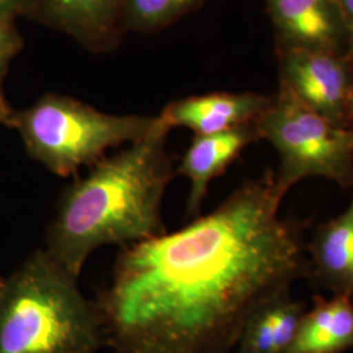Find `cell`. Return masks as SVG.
I'll use <instances>...</instances> for the list:
<instances>
[{
    "mask_svg": "<svg viewBox=\"0 0 353 353\" xmlns=\"http://www.w3.org/2000/svg\"><path fill=\"white\" fill-rule=\"evenodd\" d=\"M275 172L212 212L125 248L94 300L114 353H232L249 316L309 274L303 228L280 216Z\"/></svg>",
    "mask_w": 353,
    "mask_h": 353,
    "instance_id": "1",
    "label": "cell"
},
{
    "mask_svg": "<svg viewBox=\"0 0 353 353\" xmlns=\"http://www.w3.org/2000/svg\"><path fill=\"white\" fill-rule=\"evenodd\" d=\"M170 128L106 156L64 189L46 229L43 250L79 279L89 256L106 245L131 246L164 233L165 191L176 176Z\"/></svg>",
    "mask_w": 353,
    "mask_h": 353,
    "instance_id": "2",
    "label": "cell"
},
{
    "mask_svg": "<svg viewBox=\"0 0 353 353\" xmlns=\"http://www.w3.org/2000/svg\"><path fill=\"white\" fill-rule=\"evenodd\" d=\"M105 344L94 301L42 248L6 279L0 353H97Z\"/></svg>",
    "mask_w": 353,
    "mask_h": 353,
    "instance_id": "3",
    "label": "cell"
},
{
    "mask_svg": "<svg viewBox=\"0 0 353 353\" xmlns=\"http://www.w3.org/2000/svg\"><path fill=\"white\" fill-rule=\"evenodd\" d=\"M159 126V115L105 113L59 93L13 110L7 123L19 132L28 154L59 176L93 166L109 150L143 139Z\"/></svg>",
    "mask_w": 353,
    "mask_h": 353,
    "instance_id": "4",
    "label": "cell"
},
{
    "mask_svg": "<svg viewBox=\"0 0 353 353\" xmlns=\"http://www.w3.org/2000/svg\"><path fill=\"white\" fill-rule=\"evenodd\" d=\"M255 123L259 138L278 152L275 181L284 196L307 178L352 188L353 127L331 123L283 88Z\"/></svg>",
    "mask_w": 353,
    "mask_h": 353,
    "instance_id": "5",
    "label": "cell"
},
{
    "mask_svg": "<svg viewBox=\"0 0 353 353\" xmlns=\"http://www.w3.org/2000/svg\"><path fill=\"white\" fill-rule=\"evenodd\" d=\"M279 88L338 126H350L353 52L276 50Z\"/></svg>",
    "mask_w": 353,
    "mask_h": 353,
    "instance_id": "6",
    "label": "cell"
},
{
    "mask_svg": "<svg viewBox=\"0 0 353 353\" xmlns=\"http://www.w3.org/2000/svg\"><path fill=\"white\" fill-rule=\"evenodd\" d=\"M276 50L353 52V37L339 0H265Z\"/></svg>",
    "mask_w": 353,
    "mask_h": 353,
    "instance_id": "7",
    "label": "cell"
},
{
    "mask_svg": "<svg viewBox=\"0 0 353 353\" xmlns=\"http://www.w3.org/2000/svg\"><path fill=\"white\" fill-rule=\"evenodd\" d=\"M123 0H37L30 20L64 33L92 52H108L122 36Z\"/></svg>",
    "mask_w": 353,
    "mask_h": 353,
    "instance_id": "8",
    "label": "cell"
},
{
    "mask_svg": "<svg viewBox=\"0 0 353 353\" xmlns=\"http://www.w3.org/2000/svg\"><path fill=\"white\" fill-rule=\"evenodd\" d=\"M275 94L258 92H214L169 102L159 118L168 128L185 127L210 135L258 121Z\"/></svg>",
    "mask_w": 353,
    "mask_h": 353,
    "instance_id": "9",
    "label": "cell"
},
{
    "mask_svg": "<svg viewBox=\"0 0 353 353\" xmlns=\"http://www.w3.org/2000/svg\"><path fill=\"white\" fill-rule=\"evenodd\" d=\"M256 140L261 138L255 122L216 134L194 137L176 168V174L189 179L188 214H199L210 183L224 174L241 153Z\"/></svg>",
    "mask_w": 353,
    "mask_h": 353,
    "instance_id": "10",
    "label": "cell"
},
{
    "mask_svg": "<svg viewBox=\"0 0 353 353\" xmlns=\"http://www.w3.org/2000/svg\"><path fill=\"white\" fill-rule=\"evenodd\" d=\"M309 274L335 296L353 299V199L338 217L316 228Z\"/></svg>",
    "mask_w": 353,
    "mask_h": 353,
    "instance_id": "11",
    "label": "cell"
},
{
    "mask_svg": "<svg viewBox=\"0 0 353 353\" xmlns=\"http://www.w3.org/2000/svg\"><path fill=\"white\" fill-rule=\"evenodd\" d=\"M353 348V299H316L287 353H344Z\"/></svg>",
    "mask_w": 353,
    "mask_h": 353,
    "instance_id": "12",
    "label": "cell"
},
{
    "mask_svg": "<svg viewBox=\"0 0 353 353\" xmlns=\"http://www.w3.org/2000/svg\"><path fill=\"white\" fill-rule=\"evenodd\" d=\"M305 313V305L293 300L290 292L261 305L241 331L237 352H288Z\"/></svg>",
    "mask_w": 353,
    "mask_h": 353,
    "instance_id": "13",
    "label": "cell"
},
{
    "mask_svg": "<svg viewBox=\"0 0 353 353\" xmlns=\"http://www.w3.org/2000/svg\"><path fill=\"white\" fill-rule=\"evenodd\" d=\"M204 3L205 0H123L122 30L151 34L173 26Z\"/></svg>",
    "mask_w": 353,
    "mask_h": 353,
    "instance_id": "14",
    "label": "cell"
},
{
    "mask_svg": "<svg viewBox=\"0 0 353 353\" xmlns=\"http://www.w3.org/2000/svg\"><path fill=\"white\" fill-rule=\"evenodd\" d=\"M24 46V38L20 34L16 23L0 20V89L8 74L13 58Z\"/></svg>",
    "mask_w": 353,
    "mask_h": 353,
    "instance_id": "15",
    "label": "cell"
},
{
    "mask_svg": "<svg viewBox=\"0 0 353 353\" xmlns=\"http://www.w3.org/2000/svg\"><path fill=\"white\" fill-rule=\"evenodd\" d=\"M37 0H0V20L16 23L19 17H30Z\"/></svg>",
    "mask_w": 353,
    "mask_h": 353,
    "instance_id": "16",
    "label": "cell"
},
{
    "mask_svg": "<svg viewBox=\"0 0 353 353\" xmlns=\"http://www.w3.org/2000/svg\"><path fill=\"white\" fill-rule=\"evenodd\" d=\"M12 112V109L10 108L8 102H7L4 94H3V89H0V126H1V125L7 126L8 119H10Z\"/></svg>",
    "mask_w": 353,
    "mask_h": 353,
    "instance_id": "17",
    "label": "cell"
},
{
    "mask_svg": "<svg viewBox=\"0 0 353 353\" xmlns=\"http://www.w3.org/2000/svg\"><path fill=\"white\" fill-rule=\"evenodd\" d=\"M339 4L353 37V0H339Z\"/></svg>",
    "mask_w": 353,
    "mask_h": 353,
    "instance_id": "18",
    "label": "cell"
},
{
    "mask_svg": "<svg viewBox=\"0 0 353 353\" xmlns=\"http://www.w3.org/2000/svg\"><path fill=\"white\" fill-rule=\"evenodd\" d=\"M350 126L353 127V87L351 94V103H350Z\"/></svg>",
    "mask_w": 353,
    "mask_h": 353,
    "instance_id": "19",
    "label": "cell"
},
{
    "mask_svg": "<svg viewBox=\"0 0 353 353\" xmlns=\"http://www.w3.org/2000/svg\"><path fill=\"white\" fill-rule=\"evenodd\" d=\"M4 281H6V279L0 276V296H1V292H3V288H4Z\"/></svg>",
    "mask_w": 353,
    "mask_h": 353,
    "instance_id": "20",
    "label": "cell"
},
{
    "mask_svg": "<svg viewBox=\"0 0 353 353\" xmlns=\"http://www.w3.org/2000/svg\"><path fill=\"white\" fill-rule=\"evenodd\" d=\"M232 353H240V352H237V351H236V352H232Z\"/></svg>",
    "mask_w": 353,
    "mask_h": 353,
    "instance_id": "21",
    "label": "cell"
}]
</instances>
